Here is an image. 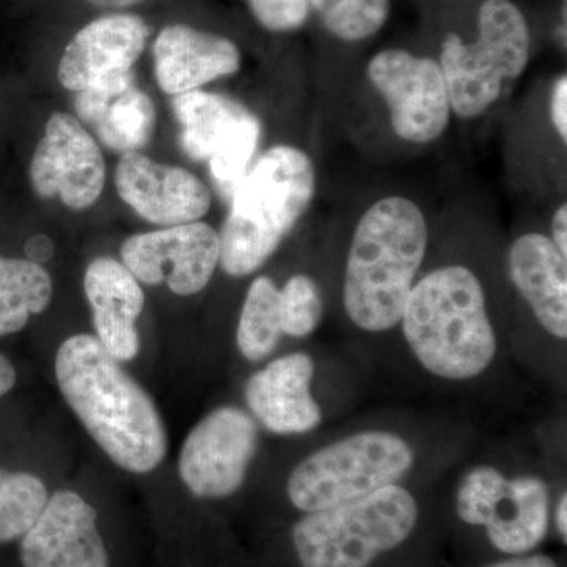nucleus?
Masks as SVG:
<instances>
[{"label": "nucleus", "mask_w": 567, "mask_h": 567, "mask_svg": "<svg viewBox=\"0 0 567 567\" xmlns=\"http://www.w3.org/2000/svg\"><path fill=\"white\" fill-rule=\"evenodd\" d=\"M282 336L279 289L267 276L254 279L237 328V346L251 363L270 357Z\"/></svg>", "instance_id": "23"}, {"label": "nucleus", "mask_w": 567, "mask_h": 567, "mask_svg": "<svg viewBox=\"0 0 567 567\" xmlns=\"http://www.w3.org/2000/svg\"><path fill=\"white\" fill-rule=\"evenodd\" d=\"M115 188L141 218L164 227L199 221L212 207V194L196 175L137 152L122 156Z\"/></svg>", "instance_id": "15"}, {"label": "nucleus", "mask_w": 567, "mask_h": 567, "mask_svg": "<svg viewBox=\"0 0 567 567\" xmlns=\"http://www.w3.org/2000/svg\"><path fill=\"white\" fill-rule=\"evenodd\" d=\"M399 323L416 360L440 379H475L495 360L486 293L464 265L435 268L416 281Z\"/></svg>", "instance_id": "3"}, {"label": "nucleus", "mask_w": 567, "mask_h": 567, "mask_svg": "<svg viewBox=\"0 0 567 567\" xmlns=\"http://www.w3.org/2000/svg\"><path fill=\"white\" fill-rule=\"evenodd\" d=\"M368 76L385 100L401 140L429 144L445 133L453 110L442 66L434 59L385 50L371 59Z\"/></svg>", "instance_id": "11"}, {"label": "nucleus", "mask_w": 567, "mask_h": 567, "mask_svg": "<svg viewBox=\"0 0 567 567\" xmlns=\"http://www.w3.org/2000/svg\"><path fill=\"white\" fill-rule=\"evenodd\" d=\"M84 292L104 349L118 363L134 360L141 349L136 320L145 305L141 282L117 259L96 257L85 270Z\"/></svg>", "instance_id": "20"}, {"label": "nucleus", "mask_w": 567, "mask_h": 567, "mask_svg": "<svg viewBox=\"0 0 567 567\" xmlns=\"http://www.w3.org/2000/svg\"><path fill=\"white\" fill-rule=\"evenodd\" d=\"M312 379L315 361L309 354H284L248 380L246 404L256 420L274 434H308L323 420L322 409L312 398Z\"/></svg>", "instance_id": "17"}, {"label": "nucleus", "mask_w": 567, "mask_h": 567, "mask_svg": "<svg viewBox=\"0 0 567 567\" xmlns=\"http://www.w3.org/2000/svg\"><path fill=\"white\" fill-rule=\"evenodd\" d=\"M259 446V429L238 406H219L183 442L178 473L197 498L221 499L244 486Z\"/></svg>", "instance_id": "10"}, {"label": "nucleus", "mask_w": 567, "mask_h": 567, "mask_svg": "<svg viewBox=\"0 0 567 567\" xmlns=\"http://www.w3.org/2000/svg\"><path fill=\"white\" fill-rule=\"evenodd\" d=\"M550 117L555 130L563 142L567 141V78L561 76L555 82L550 95Z\"/></svg>", "instance_id": "28"}, {"label": "nucleus", "mask_w": 567, "mask_h": 567, "mask_svg": "<svg viewBox=\"0 0 567 567\" xmlns=\"http://www.w3.org/2000/svg\"><path fill=\"white\" fill-rule=\"evenodd\" d=\"M122 264L142 284H167L171 292H203L219 264V235L207 223L164 227L126 238Z\"/></svg>", "instance_id": "12"}, {"label": "nucleus", "mask_w": 567, "mask_h": 567, "mask_svg": "<svg viewBox=\"0 0 567 567\" xmlns=\"http://www.w3.org/2000/svg\"><path fill=\"white\" fill-rule=\"evenodd\" d=\"M52 279L40 264L0 256V338L18 333L32 316L47 311Z\"/></svg>", "instance_id": "22"}, {"label": "nucleus", "mask_w": 567, "mask_h": 567, "mask_svg": "<svg viewBox=\"0 0 567 567\" xmlns=\"http://www.w3.org/2000/svg\"><path fill=\"white\" fill-rule=\"evenodd\" d=\"M29 177L40 197H59L71 210H85L102 196L106 164L99 142L78 117L55 112L33 152Z\"/></svg>", "instance_id": "13"}, {"label": "nucleus", "mask_w": 567, "mask_h": 567, "mask_svg": "<svg viewBox=\"0 0 567 567\" xmlns=\"http://www.w3.org/2000/svg\"><path fill=\"white\" fill-rule=\"evenodd\" d=\"M550 491L536 476L506 477L494 466H476L462 480L457 514L487 529L492 546L524 555L543 543L548 529Z\"/></svg>", "instance_id": "8"}, {"label": "nucleus", "mask_w": 567, "mask_h": 567, "mask_svg": "<svg viewBox=\"0 0 567 567\" xmlns=\"http://www.w3.org/2000/svg\"><path fill=\"white\" fill-rule=\"evenodd\" d=\"M511 281L547 333L567 338V257L544 234L518 237L507 254Z\"/></svg>", "instance_id": "21"}, {"label": "nucleus", "mask_w": 567, "mask_h": 567, "mask_svg": "<svg viewBox=\"0 0 567 567\" xmlns=\"http://www.w3.org/2000/svg\"><path fill=\"white\" fill-rule=\"evenodd\" d=\"M153 58L159 89L173 96L199 91L241 66L240 50L233 40L185 24L167 25L158 33Z\"/></svg>", "instance_id": "18"}, {"label": "nucleus", "mask_w": 567, "mask_h": 567, "mask_svg": "<svg viewBox=\"0 0 567 567\" xmlns=\"http://www.w3.org/2000/svg\"><path fill=\"white\" fill-rule=\"evenodd\" d=\"M73 104L78 121L91 126L111 152L141 151L155 132V106L137 87L133 70L78 92Z\"/></svg>", "instance_id": "19"}, {"label": "nucleus", "mask_w": 567, "mask_h": 567, "mask_svg": "<svg viewBox=\"0 0 567 567\" xmlns=\"http://www.w3.org/2000/svg\"><path fill=\"white\" fill-rule=\"evenodd\" d=\"M316 192L315 164L303 151L276 145L251 164L230 196L219 235V265L227 275H252L300 221Z\"/></svg>", "instance_id": "4"}, {"label": "nucleus", "mask_w": 567, "mask_h": 567, "mask_svg": "<svg viewBox=\"0 0 567 567\" xmlns=\"http://www.w3.org/2000/svg\"><path fill=\"white\" fill-rule=\"evenodd\" d=\"M413 464L415 453L402 436L386 431L358 432L295 466L287 495L297 509L317 513L398 484Z\"/></svg>", "instance_id": "7"}, {"label": "nucleus", "mask_w": 567, "mask_h": 567, "mask_svg": "<svg viewBox=\"0 0 567 567\" xmlns=\"http://www.w3.org/2000/svg\"><path fill=\"white\" fill-rule=\"evenodd\" d=\"M420 517L415 496L393 484L363 498L306 514L292 539L303 567H369L412 535Z\"/></svg>", "instance_id": "5"}, {"label": "nucleus", "mask_w": 567, "mask_h": 567, "mask_svg": "<svg viewBox=\"0 0 567 567\" xmlns=\"http://www.w3.org/2000/svg\"><path fill=\"white\" fill-rule=\"evenodd\" d=\"M254 17L271 32L297 31L309 17V0H248Z\"/></svg>", "instance_id": "27"}, {"label": "nucleus", "mask_w": 567, "mask_h": 567, "mask_svg": "<svg viewBox=\"0 0 567 567\" xmlns=\"http://www.w3.org/2000/svg\"><path fill=\"white\" fill-rule=\"evenodd\" d=\"M148 33L147 22L132 13L107 14L89 22L63 50L59 82L78 93L128 73L144 51Z\"/></svg>", "instance_id": "16"}, {"label": "nucleus", "mask_w": 567, "mask_h": 567, "mask_svg": "<svg viewBox=\"0 0 567 567\" xmlns=\"http://www.w3.org/2000/svg\"><path fill=\"white\" fill-rule=\"evenodd\" d=\"M25 254H28V259L32 260V262H47L48 259H51L52 254H54V244H52L51 238L44 237V235H37L25 246Z\"/></svg>", "instance_id": "30"}, {"label": "nucleus", "mask_w": 567, "mask_h": 567, "mask_svg": "<svg viewBox=\"0 0 567 567\" xmlns=\"http://www.w3.org/2000/svg\"><path fill=\"white\" fill-rule=\"evenodd\" d=\"M486 567H558L554 559L546 555H529V557H517L505 559Z\"/></svg>", "instance_id": "31"}, {"label": "nucleus", "mask_w": 567, "mask_h": 567, "mask_svg": "<svg viewBox=\"0 0 567 567\" xmlns=\"http://www.w3.org/2000/svg\"><path fill=\"white\" fill-rule=\"evenodd\" d=\"M173 110L183 152L207 163L219 192L230 199L259 147V118L244 104L200 89L174 96Z\"/></svg>", "instance_id": "9"}, {"label": "nucleus", "mask_w": 567, "mask_h": 567, "mask_svg": "<svg viewBox=\"0 0 567 567\" xmlns=\"http://www.w3.org/2000/svg\"><path fill=\"white\" fill-rule=\"evenodd\" d=\"M551 241L567 257V204L559 205L551 218Z\"/></svg>", "instance_id": "29"}, {"label": "nucleus", "mask_w": 567, "mask_h": 567, "mask_svg": "<svg viewBox=\"0 0 567 567\" xmlns=\"http://www.w3.org/2000/svg\"><path fill=\"white\" fill-rule=\"evenodd\" d=\"M47 484L25 472L0 466V546L20 540L47 506Z\"/></svg>", "instance_id": "24"}, {"label": "nucleus", "mask_w": 567, "mask_h": 567, "mask_svg": "<svg viewBox=\"0 0 567 567\" xmlns=\"http://www.w3.org/2000/svg\"><path fill=\"white\" fill-rule=\"evenodd\" d=\"M427 223L413 200L390 196L354 229L344 275V308L360 330L383 333L401 320L427 249Z\"/></svg>", "instance_id": "2"}, {"label": "nucleus", "mask_w": 567, "mask_h": 567, "mask_svg": "<svg viewBox=\"0 0 567 567\" xmlns=\"http://www.w3.org/2000/svg\"><path fill=\"white\" fill-rule=\"evenodd\" d=\"M480 37L465 43L456 33L443 41L442 66L451 110L475 118L499 99L505 81L524 73L529 59V29L511 0H484L477 17Z\"/></svg>", "instance_id": "6"}, {"label": "nucleus", "mask_w": 567, "mask_h": 567, "mask_svg": "<svg viewBox=\"0 0 567 567\" xmlns=\"http://www.w3.org/2000/svg\"><path fill=\"white\" fill-rule=\"evenodd\" d=\"M87 2L99 9H126V7L136 6L142 0H87Z\"/></svg>", "instance_id": "34"}, {"label": "nucleus", "mask_w": 567, "mask_h": 567, "mask_svg": "<svg viewBox=\"0 0 567 567\" xmlns=\"http://www.w3.org/2000/svg\"><path fill=\"white\" fill-rule=\"evenodd\" d=\"M55 377L66 404L115 465L145 475L162 464L167 434L155 402L96 336L65 339Z\"/></svg>", "instance_id": "1"}, {"label": "nucleus", "mask_w": 567, "mask_h": 567, "mask_svg": "<svg viewBox=\"0 0 567 567\" xmlns=\"http://www.w3.org/2000/svg\"><path fill=\"white\" fill-rule=\"evenodd\" d=\"M555 520H557V529L563 540H567V495L563 494L559 498L557 513H555Z\"/></svg>", "instance_id": "33"}, {"label": "nucleus", "mask_w": 567, "mask_h": 567, "mask_svg": "<svg viewBox=\"0 0 567 567\" xmlns=\"http://www.w3.org/2000/svg\"><path fill=\"white\" fill-rule=\"evenodd\" d=\"M324 28L338 39L361 41L374 37L390 17V0H309Z\"/></svg>", "instance_id": "25"}, {"label": "nucleus", "mask_w": 567, "mask_h": 567, "mask_svg": "<svg viewBox=\"0 0 567 567\" xmlns=\"http://www.w3.org/2000/svg\"><path fill=\"white\" fill-rule=\"evenodd\" d=\"M20 558L22 567H110L95 507L76 492H55L21 537Z\"/></svg>", "instance_id": "14"}, {"label": "nucleus", "mask_w": 567, "mask_h": 567, "mask_svg": "<svg viewBox=\"0 0 567 567\" xmlns=\"http://www.w3.org/2000/svg\"><path fill=\"white\" fill-rule=\"evenodd\" d=\"M14 383H17V371H14L13 364L3 354H0V398L10 393Z\"/></svg>", "instance_id": "32"}, {"label": "nucleus", "mask_w": 567, "mask_h": 567, "mask_svg": "<svg viewBox=\"0 0 567 567\" xmlns=\"http://www.w3.org/2000/svg\"><path fill=\"white\" fill-rule=\"evenodd\" d=\"M279 300L282 334L306 338L315 333L323 317V298L315 279L306 275L292 276L279 289Z\"/></svg>", "instance_id": "26"}]
</instances>
